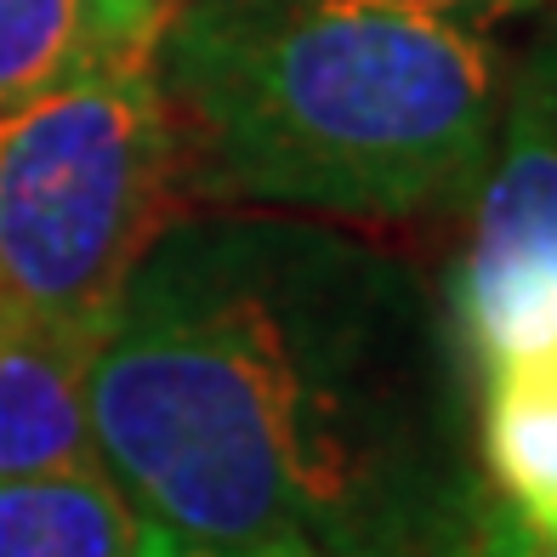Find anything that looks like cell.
<instances>
[{
  "instance_id": "obj_4",
  "label": "cell",
  "mask_w": 557,
  "mask_h": 557,
  "mask_svg": "<svg viewBox=\"0 0 557 557\" xmlns=\"http://www.w3.org/2000/svg\"><path fill=\"white\" fill-rule=\"evenodd\" d=\"M449 342L472 382L557 370V52L512 91L449 273Z\"/></svg>"
},
{
  "instance_id": "obj_5",
  "label": "cell",
  "mask_w": 557,
  "mask_h": 557,
  "mask_svg": "<svg viewBox=\"0 0 557 557\" xmlns=\"http://www.w3.org/2000/svg\"><path fill=\"white\" fill-rule=\"evenodd\" d=\"M103 331L0 308V484L97 467L86 370Z\"/></svg>"
},
{
  "instance_id": "obj_3",
  "label": "cell",
  "mask_w": 557,
  "mask_h": 557,
  "mask_svg": "<svg viewBox=\"0 0 557 557\" xmlns=\"http://www.w3.org/2000/svg\"><path fill=\"white\" fill-rule=\"evenodd\" d=\"M160 46L109 52L0 109V290L103 331L125 278L183 216V148Z\"/></svg>"
},
{
  "instance_id": "obj_12",
  "label": "cell",
  "mask_w": 557,
  "mask_h": 557,
  "mask_svg": "<svg viewBox=\"0 0 557 557\" xmlns=\"http://www.w3.org/2000/svg\"><path fill=\"white\" fill-rule=\"evenodd\" d=\"M0 308H7V290H0Z\"/></svg>"
},
{
  "instance_id": "obj_7",
  "label": "cell",
  "mask_w": 557,
  "mask_h": 557,
  "mask_svg": "<svg viewBox=\"0 0 557 557\" xmlns=\"http://www.w3.org/2000/svg\"><path fill=\"white\" fill-rule=\"evenodd\" d=\"M472 455L500 500L529 529H557V370L472 382Z\"/></svg>"
},
{
  "instance_id": "obj_1",
  "label": "cell",
  "mask_w": 557,
  "mask_h": 557,
  "mask_svg": "<svg viewBox=\"0 0 557 557\" xmlns=\"http://www.w3.org/2000/svg\"><path fill=\"white\" fill-rule=\"evenodd\" d=\"M461 375L387 250L301 216H176L97 336L86 416L165 535L438 557L484 500Z\"/></svg>"
},
{
  "instance_id": "obj_2",
  "label": "cell",
  "mask_w": 557,
  "mask_h": 557,
  "mask_svg": "<svg viewBox=\"0 0 557 557\" xmlns=\"http://www.w3.org/2000/svg\"><path fill=\"white\" fill-rule=\"evenodd\" d=\"M160 91L183 188L222 206L416 222L467 206L500 125L478 23L382 0H176Z\"/></svg>"
},
{
  "instance_id": "obj_10",
  "label": "cell",
  "mask_w": 557,
  "mask_h": 557,
  "mask_svg": "<svg viewBox=\"0 0 557 557\" xmlns=\"http://www.w3.org/2000/svg\"><path fill=\"white\" fill-rule=\"evenodd\" d=\"M137 557H331V552H308V546H211V541H183L165 529L143 523L137 529Z\"/></svg>"
},
{
  "instance_id": "obj_11",
  "label": "cell",
  "mask_w": 557,
  "mask_h": 557,
  "mask_svg": "<svg viewBox=\"0 0 557 557\" xmlns=\"http://www.w3.org/2000/svg\"><path fill=\"white\" fill-rule=\"evenodd\" d=\"M382 7H410V12H438V17H461V23H484L500 12H523L541 0H382Z\"/></svg>"
},
{
  "instance_id": "obj_6",
  "label": "cell",
  "mask_w": 557,
  "mask_h": 557,
  "mask_svg": "<svg viewBox=\"0 0 557 557\" xmlns=\"http://www.w3.org/2000/svg\"><path fill=\"white\" fill-rule=\"evenodd\" d=\"M176 0H0V109L109 52L160 46Z\"/></svg>"
},
{
  "instance_id": "obj_9",
  "label": "cell",
  "mask_w": 557,
  "mask_h": 557,
  "mask_svg": "<svg viewBox=\"0 0 557 557\" xmlns=\"http://www.w3.org/2000/svg\"><path fill=\"white\" fill-rule=\"evenodd\" d=\"M438 557H557V529H529L500 500L484 495Z\"/></svg>"
},
{
  "instance_id": "obj_8",
  "label": "cell",
  "mask_w": 557,
  "mask_h": 557,
  "mask_svg": "<svg viewBox=\"0 0 557 557\" xmlns=\"http://www.w3.org/2000/svg\"><path fill=\"white\" fill-rule=\"evenodd\" d=\"M137 529L103 467L0 484V557H137Z\"/></svg>"
}]
</instances>
